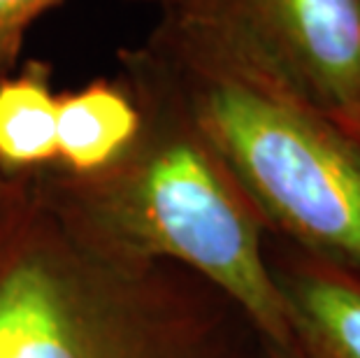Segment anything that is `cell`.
I'll return each mask as SVG.
<instances>
[{
  "label": "cell",
  "mask_w": 360,
  "mask_h": 358,
  "mask_svg": "<svg viewBox=\"0 0 360 358\" xmlns=\"http://www.w3.org/2000/svg\"><path fill=\"white\" fill-rule=\"evenodd\" d=\"M140 49L265 226L360 272V144L328 114L191 54L158 28Z\"/></svg>",
  "instance_id": "obj_3"
},
{
  "label": "cell",
  "mask_w": 360,
  "mask_h": 358,
  "mask_svg": "<svg viewBox=\"0 0 360 358\" xmlns=\"http://www.w3.org/2000/svg\"><path fill=\"white\" fill-rule=\"evenodd\" d=\"M191 54L321 114L360 110V0H156Z\"/></svg>",
  "instance_id": "obj_4"
},
{
  "label": "cell",
  "mask_w": 360,
  "mask_h": 358,
  "mask_svg": "<svg viewBox=\"0 0 360 358\" xmlns=\"http://www.w3.org/2000/svg\"><path fill=\"white\" fill-rule=\"evenodd\" d=\"M140 126V101L124 75L58 94L53 167L77 177L101 172L124 156Z\"/></svg>",
  "instance_id": "obj_6"
},
{
  "label": "cell",
  "mask_w": 360,
  "mask_h": 358,
  "mask_svg": "<svg viewBox=\"0 0 360 358\" xmlns=\"http://www.w3.org/2000/svg\"><path fill=\"white\" fill-rule=\"evenodd\" d=\"M337 126L342 128L344 133L351 135L358 144H360V110H351V112H342V114H333L330 117Z\"/></svg>",
  "instance_id": "obj_10"
},
{
  "label": "cell",
  "mask_w": 360,
  "mask_h": 358,
  "mask_svg": "<svg viewBox=\"0 0 360 358\" xmlns=\"http://www.w3.org/2000/svg\"><path fill=\"white\" fill-rule=\"evenodd\" d=\"M56 117L47 63L28 60L0 77V174H33L56 163Z\"/></svg>",
  "instance_id": "obj_7"
},
{
  "label": "cell",
  "mask_w": 360,
  "mask_h": 358,
  "mask_svg": "<svg viewBox=\"0 0 360 358\" xmlns=\"http://www.w3.org/2000/svg\"><path fill=\"white\" fill-rule=\"evenodd\" d=\"M270 268L300 352L307 358H360V272L304 251Z\"/></svg>",
  "instance_id": "obj_5"
},
{
  "label": "cell",
  "mask_w": 360,
  "mask_h": 358,
  "mask_svg": "<svg viewBox=\"0 0 360 358\" xmlns=\"http://www.w3.org/2000/svg\"><path fill=\"white\" fill-rule=\"evenodd\" d=\"M258 358H307L300 347L295 342H286V345H279V342H267L260 338V356Z\"/></svg>",
  "instance_id": "obj_9"
},
{
  "label": "cell",
  "mask_w": 360,
  "mask_h": 358,
  "mask_svg": "<svg viewBox=\"0 0 360 358\" xmlns=\"http://www.w3.org/2000/svg\"><path fill=\"white\" fill-rule=\"evenodd\" d=\"M58 0H0V77L17 68L26 30Z\"/></svg>",
  "instance_id": "obj_8"
},
{
  "label": "cell",
  "mask_w": 360,
  "mask_h": 358,
  "mask_svg": "<svg viewBox=\"0 0 360 358\" xmlns=\"http://www.w3.org/2000/svg\"><path fill=\"white\" fill-rule=\"evenodd\" d=\"M142 108L135 142L105 170H40L51 198L107 249L181 265L224 293L267 342H293L263 249L265 221L198 131L177 91L142 54H121Z\"/></svg>",
  "instance_id": "obj_2"
},
{
  "label": "cell",
  "mask_w": 360,
  "mask_h": 358,
  "mask_svg": "<svg viewBox=\"0 0 360 358\" xmlns=\"http://www.w3.org/2000/svg\"><path fill=\"white\" fill-rule=\"evenodd\" d=\"M249 333L191 270L91 238L40 172L0 174V358H258Z\"/></svg>",
  "instance_id": "obj_1"
}]
</instances>
